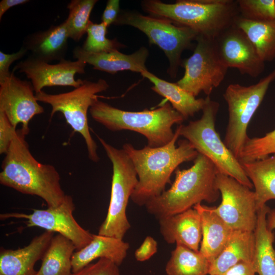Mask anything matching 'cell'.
I'll list each match as a JSON object with an SVG mask.
<instances>
[{
	"mask_svg": "<svg viewBox=\"0 0 275 275\" xmlns=\"http://www.w3.org/2000/svg\"><path fill=\"white\" fill-rule=\"evenodd\" d=\"M180 125L176 129L173 139L167 144L152 148L148 146L135 149L130 143L123 149L131 159L136 172L138 182L131 196L139 206L145 205L159 196L170 183L171 176L182 163L194 160L198 152L186 140L176 142L180 135Z\"/></svg>",
	"mask_w": 275,
	"mask_h": 275,
	"instance_id": "6da1fadb",
	"label": "cell"
},
{
	"mask_svg": "<svg viewBox=\"0 0 275 275\" xmlns=\"http://www.w3.org/2000/svg\"><path fill=\"white\" fill-rule=\"evenodd\" d=\"M17 130L2 164L0 183L24 194L43 199L48 207H54L66 195L56 168L43 164L33 156L25 136Z\"/></svg>",
	"mask_w": 275,
	"mask_h": 275,
	"instance_id": "7a4b0ae2",
	"label": "cell"
},
{
	"mask_svg": "<svg viewBox=\"0 0 275 275\" xmlns=\"http://www.w3.org/2000/svg\"><path fill=\"white\" fill-rule=\"evenodd\" d=\"M193 161L189 169L177 168L171 187L145 205L148 212L158 220L187 210L202 201L213 203L218 199L216 167L200 153Z\"/></svg>",
	"mask_w": 275,
	"mask_h": 275,
	"instance_id": "3957f363",
	"label": "cell"
},
{
	"mask_svg": "<svg viewBox=\"0 0 275 275\" xmlns=\"http://www.w3.org/2000/svg\"><path fill=\"white\" fill-rule=\"evenodd\" d=\"M141 7L150 16L188 27L213 40L232 26L239 16L237 1L233 0H179L173 4L144 0Z\"/></svg>",
	"mask_w": 275,
	"mask_h": 275,
	"instance_id": "277c9868",
	"label": "cell"
},
{
	"mask_svg": "<svg viewBox=\"0 0 275 275\" xmlns=\"http://www.w3.org/2000/svg\"><path fill=\"white\" fill-rule=\"evenodd\" d=\"M91 117L113 131L129 130L139 133L147 140L149 147L163 146L174 138L172 126L185 120L167 102L159 107L140 112L126 111L96 99L90 108Z\"/></svg>",
	"mask_w": 275,
	"mask_h": 275,
	"instance_id": "5b68a950",
	"label": "cell"
},
{
	"mask_svg": "<svg viewBox=\"0 0 275 275\" xmlns=\"http://www.w3.org/2000/svg\"><path fill=\"white\" fill-rule=\"evenodd\" d=\"M201 117L180 125V135L188 141L199 153L209 158L218 171L232 177L250 189L253 185L238 159L225 145L215 127L219 104L206 96Z\"/></svg>",
	"mask_w": 275,
	"mask_h": 275,
	"instance_id": "8992f818",
	"label": "cell"
},
{
	"mask_svg": "<svg viewBox=\"0 0 275 275\" xmlns=\"http://www.w3.org/2000/svg\"><path fill=\"white\" fill-rule=\"evenodd\" d=\"M97 138L113 166L109 205L98 234L123 239L130 228L126 208L138 183V175L131 159L123 148H115L98 135Z\"/></svg>",
	"mask_w": 275,
	"mask_h": 275,
	"instance_id": "52a82bcc",
	"label": "cell"
},
{
	"mask_svg": "<svg viewBox=\"0 0 275 275\" xmlns=\"http://www.w3.org/2000/svg\"><path fill=\"white\" fill-rule=\"evenodd\" d=\"M114 24L129 25L144 33L150 44L157 45L164 52L169 64L167 72L172 78L177 76L182 52L192 46L198 35L188 27L133 10L120 11Z\"/></svg>",
	"mask_w": 275,
	"mask_h": 275,
	"instance_id": "ba28073f",
	"label": "cell"
},
{
	"mask_svg": "<svg viewBox=\"0 0 275 275\" xmlns=\"http://www.w3.org/2000/svg\"><path fill=\"white\" fill-rule=\"evenodd\" d=\"M108 88V83L103 79L94 82L84 79L79 87L70 92L50 94L42 91L35 94L38 101L51 106L50 120L56 113L60 112L73 130L81 134L86 144L88 157L95 162L99 161V157L97 144L90 133L88 112L98 98L97 94Z\"/></svg>",
	"mask_w": 275,
	"mask_h": 275,
	"instance_id": "9c48e42d",
	"label": "cell"
},
{
	"mask_svg": "<svg viewBox=\"0 0 275 275\" xmlns=\"http://www.w3.org/2000/svg\"><path fill=\"white\" fill-rule=\"evenodd\" d=\"M274 80L275 69L255 84H231L225 91L223 97L228 105L229 119L224 142L238 159L249 138V124Z\"/></svg>",
	"mask_w": 275,
	"mask_h": 275,
	"instance_id": "30bf717a",
	"label": "cell"
},
{
	"mask_svg": "<svg viewBox=\"0 0 275 275\" xmlns=\"http://www.w3.org/2000/svg\"><path fill=\"white\" fill-rule=\"evenodd\" d=\"M193 53L182 61L183 77L176 84L195 97L201 92L209 96L224 80L228 67L221 58L215 40L198 35Z\"/></svg>",
	"mask_w": 275,
	"mask_h": 275,
	"instance_id": "8fae6325",
	"label": "cell"
},
{
	"mask_svg": "<svg viewBox=\"0 0 275 275\" xmlns=\"http://www.w3.org/2000/svg\"><path fill=\"white\" fill-rule=\"evenodd\" d=\"M216 185L222 202L215 211L233 230L254 232L257 221L255 193L234 178L217 173Z\"/></svg>",
	"mask_w": 275,
	"mask_h": 275,
	"instance_id": "7c38bea8",
	"label": "cell"
},
{
	"mask_svg": "<svg viewBox=\"0 0 275 275\" xmlns=\"http://www.w3.org/2000/svg\"><path fill=\"white\" fill-rule=\"evenodd\" d=\"M75 206L73 199L66 195L58 206L47 209H33L30 214L12 212L1 214V220L9 218L25 219L27 227H37L54 232L70 240L79 250L89 244L93 239V234L81 227L73 216Z\"/></svg>",
	"mask_w": 275,
	"mask_h": 275,
	"instance_id": "4fadbf2b",
	"label": "cell"
},
{
	"mask_svg": "<svg viewBox=\"0 0 275 275\" xmlns=\"http://www.w3.org/2000/svg\"><path fill=\"white\" fill-rule=\"evenodd\" d=\"M0 112L15 128L20 123V130L26 135L30 121L44 110L35 97L32 82L16 77L12 71L9 77L0 81Z\"/></svg>",
	"mask_w": 275,
	"mask_h": 275,
	"instance_id": "5bb4252c",
	"label": "cell"
},
{
	"mask_svg": "<svg viewBox=\"0 0 275 275\" xmlns=\"http://www.w3.org/2000/svg\"><path fill=\"white\" fill-rule=\"evenodd\" d=\"M86 63L82 61H60L56 64L36 59L32 56L19 62L14 70L25 74L31 80L35 94L42 91L45 87L71 86L74 88L79 87L84 80L75 78L76 73H85Z\"/></svg>",
	"mask_w": 275,
	"mask_h": 275,
	"instance_id": "9a60e30c",
	"label": "cell"
},
{
	"mask_svg": "<svg viewBox=\"0 0 275 275\" xmlns=\"http://www.w3.org/2000/svg\"><path fill=\"white\" fill-rule=\"evenodd\" d=\"M215 40L219 56L228 68L254 78L264 70L265 62L244 32L234 24Z\"/></svg>",
	"mask_w": 275,
	"mask_h": 275,
	"instance_id": "2e32d148",
	"label": "cell"
},
{
	"mask_svg": "<svg viewBox=\"0 0 275 275\" xmlns=\"http://www.w3.org/2000/svg\"><path fill=\"white\" fill-rule=\"evenodd\" d=\"M54 233L46 231L26 246L16 250H0V275H36V263L42 259Z\"/></svg>",
	"mask_w": 275,
	"mask_h": 275,
	"instance_id": "e0dca14e",
	"label": "cell"
},
{
	"mask_svg": "<svg viewBox=\"0 0 275 275\" xmlns=\"http://www.w3.org/2000/svg\"><path fill=\"white\" fill-rule=\"evenodd\" d=\"M73 54L75 59L92 65L94 69L111 74L124 70L140 73L148 70L146 62L149 52L144 46L130 54L123 53L119 50L91 53L85 51L80 46H76L73 50Z\"/></svg>",
	"mask_w": 275,
	"mask_h": 275,
	"instance_id": "ac0fdd59",
	"label": "cell"
},
{
	"mask_svg": "<svg viewBox=\"0 0 275 275\" xmlns=\"http://www.w3.org/2000/svg\"><path fill=\"white\" fill-rule=\"evenodd\" d=\"M158 221L160 234L168 243H175L195 251H199L201 222L199 213L194 208Z\"/></svg>",
	"mask_w": 275,
	"mask_h": 275,
	"instance_id": "d6986e66",
	"label": "cell"
},
{
	"mask_svg": "<svg viewBox=\"0 0 275 275\" xmlns=\"http://www.w3.org/2000/svg\"><path fill=\"white\" fill-rule=\"evenodd\" d=\"M69 36L65 21L48 29L38 31L26 36L23 46L31 56L49 63L65 59L68 49Z\"/></svg>",
	"mask_w": 275,
	"mask_h": 275,
	"instance_id": "ffe728a7",
	"label": "cell"
},
{
	"mask_svg": "<svg viewBox=\"0 0 275 275\" xmlns=\"http://www.w3.org/2000/svg\"><path fill=\"white\" fill-rule=\"evenodd\" d=\"M193 208L199 213L201 222L199 252L211 263L226 247L233 230L218 215L215 207L199 203Z\"/></svg>",
	"mask_w": 275,
	"mask_h": 275,
	"instance_id": "44dd1931",
	"label": "cell"
},
{
	"mask_svg": "<svg viewBox=\"0 0 275 275\" xmlns=\"http://www.w3.org/2000/svg\"><path fill=\"white\" fill-rule=\"evenodd\" d=\"M129 249V244L123 239L93 234L89 244L74 252L71 258L72 272L79 270L98 258L107 259L119 266Z\"/></svg>",
	"mask_w": 275,
	"mask_h": 275,
	"instance_id": "7402d4cb",
	"label": "cell"
},
{
	"mask_svg": "<svg viewBox=\"0 0 275 275\" xmlns=\"http://www.w3.org/2000/svg\"><path fill=\"white\" fill-rule=\"evenodd\" d=\"M254 232L233 230L226 247L211 263L209 275H222L240 261L254 262Z\"/></svg>",
	"mask_w": 275,
	"mask_h": 275,
	"instance_id": "603a6c76",
	"label": "cell"
},
{
	"mask_svg": "<svg viewBox=\"0 0 275 275\" xmlns=\"http://www.w3.org/2000/svg\"><path fill=\"white\" fill-rule=\"evenodd\" d=\"M141 74L153 84L151 89L168 100L185 120L193 117L204 107L206 98L197 99L176 83L160 78L148 70L142 72Z\"/></svg>",
	"mask_w": 275,
	"mask_h": 275,
	"instance_id": "cb8c5ba5",
	"label": "cell"
},
{
	"mask_svg": "<svg viewBox=\"0 0 275 275\" xmlns=\"http://www.w3.org/2000/svg\"><path fill=\"white\" fill-rule=\"evenodd\" d=\"M270 208L266 204L257 211L254 231L255 250L254 263L259 275H275L274 234L266 226V217Z\"/></svg>",
	"mask_w": 275,
	"mask_h": 275,
	"instance_id": "d4e9b609",
	"label": "cell"
},
{
	"mask_svg": "<svg viewBox=\"0 0 275 275\" xmlns=\"http://www.w3.org/2000/svg\"><path fill=\"white\" fill-rule=\"evenodd\" d=\"M241 164L255 187L257 210L268 201L275 200V154Z\"/></svg>",
	"mask_w": 275,
	"mask_h": 275,
	"instance_id": "484cf974",
	"label": "cell"
},
{
	"mask_svg": "<svg viewBox=\"0 0 275 275\" xmlns=\"http://www.w3.org/2000/svg\"><path fill=\"white\" fill-rule=\"evenodd\" d=\"M75 250L73 243L66 237L60 234L53 236L36 275H71Z\"/></svg>",
	"mask_w": 275,
	"mask_h": 275,
	"instance_id": "4316f807",
	"label": "cell"
},
{
	"mask_svg": "<svg viewBox=\"0 0 275 275\" xmlns=\"http://www.w3.org/2000/svg\"><path fill=\"white\" fill-rule=\"evenodd\" d=\"M234 24L246 35L262 61L271 62L275 59V19L253 21L239 15Z\"/></svg>",
	"mask_w": 275,
	"mask_h": 275,
	"instance_id": "83f0119b",
	"label": "cell"
},
{
	"mask_svg": "<svg viewBox=\"0 0 275 275\" xmlns=\"http://www.w3.org/2000/svg\"><path fill=\"white\" fill-rule=\"evenodd\" d=\"M211 262L199 251L176 244L166 266L167 275H207Z\"/></svg>",
	"mask_w": 275,
	"mask_h": 275,
	"instance_id": "f1b7e54d",
	"label": "cell"
},
{
	"mask_svg": "<svg viewBox=\"0 0 275 275\" xmlns=\"http://www.w3.org/2000/svg\"><path fill=\"white\" fill-rule=\"evenodd\" d=\"M97 0H72L67 6L69 15L65 20L69 38L75 41L86 33L90 16Z\"/></svg>",
	"mask_w": 275,
	"mask_h": 275,
	"instance_id": "f546056e",
	"label": "cell"
},
{
	"mask_svg": "<svg viewBox=\"0 0 275 275\" xmlns=\"http://www.w3.org/2000/svg\"><path fill=\"white\" fill-rule=\"evenodd\" d=\"M107 26L101 22L90 21L86 33V39L81 47L85 51L94 53L108 52L125 47L117 39H109L106 37Z\"/></svg>",
	"mask_w": 275,
	"mask_h": 275,
	"instance_id": "4dcf8cb0",
	"label": "cell"
},
{
	"mask_svg": "<svg viewBox=\"0 0 275 275\" xmlns=\"http://www.w3.org/2000/svg\"><path fill=\"white\" fill-rule=\"evenodd\" d=\"M275 154V129L262 137L249 138L239 156L240 163L254 161Z\"/></svg>",
	"mask_w": 275,
	"mask_h": 275,
	"instance_id": "1f68e13d",
	"label": "cell"
},
{
	"mask_svg": "<svg viewBox=\"0 0 275 275\" xmlns=\"http://www.w3.org/2000/svg\"><path fill=\"white\" fill-rule=\"evenodd\" d=\"M239 15L253 21H265L275 19L274 0H237Z\"/></svg>",
	"mask_w": 275,
	"mask_h": 275,
	"instance_id": "d6a6232c",
	"label": "cell"
},
{
	"mask_svg": "<svg viewBox=\"0 0 275 275\" xmlns=\"http://www.w3.org/2000/svg\"><path fill=\"white\" fill-rule=\"evenodd\" d=\"M71 275H121L119 266L106 258L99 259Z\"/></svg>",
	"mask_w": 275,
	"mask_h": 275,
	"instance_id": "836d02e7",
	"label": "cell"
},
{
	"mask_svg": "<svg viewBox=\"0 0 275 275\" xmlns=\"http://www.w3.org/2000/svg\"><path fill=\"white\" fill-rule=\"evenodd\" d=\"M17 132L5 114L0 112V154H6Z\"/></svg>",
	"mask_w": 275,
	"mask_h": 275,
	"instance_id": "e575fe53",
	"label": "cell"
},
{
	"mask_svg": "<svg viewBox=\"0 0 275 275\" xmlns=\"http://www.w3.org/2000/svg\"><path fill=\"white\" fill-rule=\"evenodd\" d=\"M28 50L22 46L16 52L8 54L0 51V81L9 77L11 72L9 71L10 66L16 61L23 57Z\"/></svg>",
	"mask_w": 275,
	"mask_h": 275,
	"instance_id": "d590c367",
	"label": "cell"
},
{
	"mask_svg": "<svg viewBox=\"0 0 275 275\" xmlns=\"http://www.w3.org/2000/svg\"><path fill=\"white\" fill-rule=\"evenodd\" d=\"M157 251L156 241L153 237L148 236L135 251L134 256L137 261L143 262L149 259Z\"/></svg>",
	"mask_w": 275,
	"mask_h": 275,
	"instance_id": "8d00e7d4",
	"label": "cell"
},
{
	"mask_svg": "<svg viewBox=\"0 0 275 275\" xmlns=\"http://www.w3.org/2000/svg\"><path fill=\"white\" fill-rule=\"evenodd\" d=\"M120 11L119 0L107 1L101 16L102 22L104 23L107 28L112 24H114Z\"/></svg>",
	"mask_w": 275,
	"mask_h": 275,
	"instance_id": "74e56055",
	"label": "cell"
},
{
	"mask_svg": "<svg viewBox=\"0 0 275 275\" xmlns=\"http://www.w3.org/2000/svg\"><path fill=\"white\" fill-rule=\"evenodd\" d=\"M254 262L240 261L229 268L222 275H255Z\"/></svg>",
	"mask_w": 275,
	"mask_h": 275,
	"instance_id": "f35d334b",
	"label": "cell"
},
{
	"mask_svg": "<svg viewBox=\"0 0 275 275\" xmlns=\"http://www.w3.org/2000/svg\"><path fill=\"white\" fill-rule=\"evenodd\" d=\"M28 0H2L0 2V19L11 8L29 2Z\"/></svg>",
	"mask_w": 275,
	"mask_h": 275,
	"instance_id": "ab89813d",
	"label": "cell"
},
{
	"mask_svg": "<svg viewBox=\"0 0 275 275\" xmlns=\"http://www.w3.org/2000/svg\"><path fill=\"white\" fill-rule=\"evenodd\" d=\"M266 226L267 228L271 231L275 229V208L270 209L267 213Z\"/></svg>",
	"mask_w": 275,
	"mask_h": 275,
	"instance_id": "60d3db41",
	"label": "cell"
}]
</instances>
